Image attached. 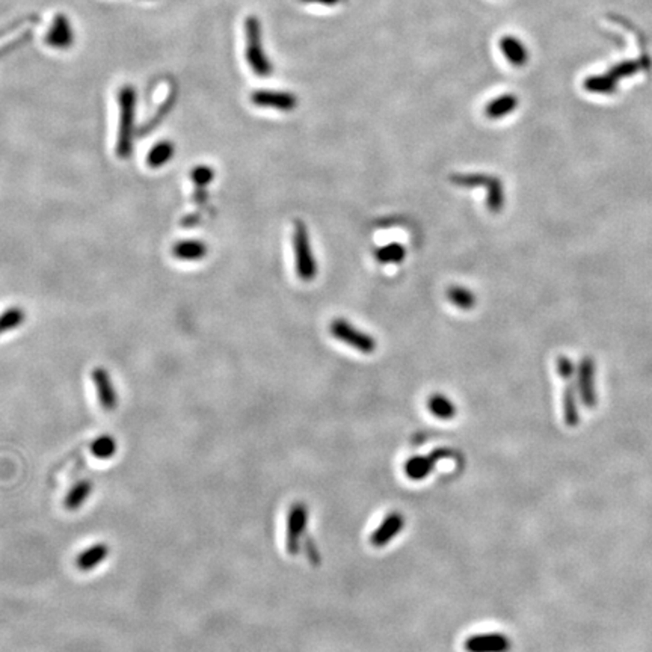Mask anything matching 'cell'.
I'll list each match as a JSON object with an SVG mask.
<instances>
[{
  "label": "cell",
  "mask_w": 652,
  "mask_h": 652,
  "mask_svg": "<svg viewBox=\"0 0 652 652\" xmlns=\"http://www.w3.org/2000/svg\"><path fill=\"white\" fill-rule=\"evenodd\" d=\"M91 380L94 382L100 407L106 412H112L118 405V396H116L111 375L103 367H97L91 373Z\"/></svg>",
  "instance_id": "30bf717a"
},
{
  "label": "cell",
  "mask_w": 652,
  "mask_h": 652,
  "mask_svg": "<svg viewBox=\"0 0 652 652\" xmlns=\"http://www.w3.org/2000/svg\"><path fill=\"white\" fill-rule=\"evenodd\" d=\"M116 449H118V446H116V439L111 435H101L96 438L93 441V444H91V453H93L96 458L103 461L111 459L112 456H115Z\"/></svg>",
  "instance_id": "4316f807"
},
{
  "label": "cell",
  "mask_w": 652,
  "mask_h": 652,
  "mask_svg": "<svg viewBox=\"0 0 652 652\" xmlns=\"http://www.w3.org/2000/svg\"><path fill=\"white\" fill-rule=\"evenodd\" d=\"M576 384L579 389V397L583 405L589 409H594L598 403L596 393V367L595 361L589 357L581 358L576 372Z\"/></svg>",
  "instance_id": "8992f818"
},
{
  "label": "cell",
  "mask_w": 652,
  "mask_h": 652,
  "mask_svg": "<svg viewBox=\"0 0 652 652\" xmlns=\"http://www.w3.org/2000/svg\"><path fill=\"white\" fill-rule=\"evenodd\" d=\"M93 489H94L93 480L82 479L79 482H76V484L70 488V491L67 492V495H65V499H63L65 509L70 511V512L79 511L81 507L89 500L91 494H93Z\"/></svg>",
  "instance_id": "e0dca14e"
},
{
  "label": "cell",
  "mask_w": 652,
  "mask_h": 652,
  "mask_svg": "<svg viewBox=\"0 0 652 652\" xmlns=\"http://www.w3.org/2000/svg\"><path fill=\"white\" fill-rule=\"evenodd\" d=\"M446 296L453 307L459 308L462 311H469V310L476 308V305H477L476 293L473 290H469L465 285H458V284L450 285L446 292Z\"/></svg>",
  "instance_id": "44dd1931"
},
{
  "label": "cell",
  "mask_w": 652,
  "mask_h": 652,
  "mask_svg": "<svg viewBox=\"0 0 652 652\" xmlns=\"http://www.w3.org/2000/svg\"><path fill=\"white\" fill-rule=\"evenodd\" d=\"M576 377H566L564 380V420L569 427H576L580 423V411H579V389L576 384Z\"/></svg>",
  "instance_id": "4fadbf2b"
},
{
  "label": "cell",
  "mask_w": 652,
  "mask_h": 652,
  "mask_svg": "<svg viewBox=\"0 0 652 652\" xmlns=\"http://www.w3.org/2000/svg\"><path fill=\"white\" fill-rule=\"evenodd\" d=\"M175 153V146L171 141H161L150 150L147 156V165L153 169L162 168L168 162H171Z\"/></svg>",
  "instance_id": "603a6c76"
},
{
  "label": "cell",
  "mask_w": 652,
  "mask_h": 652,
  "mask_svg": "<svg viewBox=\"0 0 652 652\" xmlns=\"http://www.w3.org/2000/svg\"><path fill=\"white\" fill-rule=\"evenodd\" d=\"M467 652H509L511 638L500 633L476 634L465 641Z\"/></svg>",
  "instance_id": "9c48e42d"
},
{
  "label": "cell",
  "mask_w": 652,
  "mask_h": 652,
  "mask_svg": "<svg viewBox=\"0 0 652 652\" xmlns=\"http://www.w3.org/2000/svg\"><path fill=\"white\" fill-rule=\"evenodd\" d=\"M446 453L447 452H444V450H438L429 456H415V458L409 459L405 465L407 476L412 480H422V479L427 477L430 469H432V467L437 464L438 458H441V456Z\"/></svg>",
  "instance_id": "ac0fdd59"
},
{
  "label": "cell",
  "mask_w": 652,
  "mask_h": 652,
  "mask_svg": "<svg viewBox=\"0 0 652 652\" xmlns=\"http://www.w3.org/2000/svg\"><path fill=\"white\" fill-rule=\"evenodd\" d=\"M26 312L20 307H11L0 315V335L19 328L24 322Z\"/></svg>",
  "instance_id": "83f0119b"
},
{
  "label": "cell",
  "mask_w": 652,
  "mask_h": 652,
  "mask_svg": "<svg viewBox=\"0 0 652 652\" xmlns=\"http://www.w3.org/2000/svg\"><path fill=\"white\" fill-rule=\"evenodd\" d=\"M251 103L257 108L262 109H273L280 112H293L299 100L296 94L287 93V91H275V89H258L251 94Z\"/></svg>",
  "instance_id": "52a82bcc"
},
{
  "label": "cell",
  "mask_w": 652,
  "mask_h": 652,
  "mask_svg": "<svg viewBox=\"0 0 652 652\" xmlns=\"http://www.w3.org/2000/svg\"><path fill=\"white\" fill-rule=\"evenodd\" d=\"M450 183L453 186L464 189H487V207L491 213H500L504 208L506 195L503 181L497 175L485 173H456L450 175Z\"/></svg>",
  "instance_id": "7a4b0ae2"
},
{
  "label": "cell",
  "mask_w": 652,
  "mask_h": 652,
  "mask_svg": "<svg viewBox=\"0 0 652 652\" xmlns=\"http://www.w3.org/2000/svg\"><path fill=\"white\" fill-rule=\"evenodd\" d=\"M299 2H304V4H319V5H325V6H335V5L343 4L345 0H299Z\"/></svg>",
  "instance_id": "f1b7e54d"
},
{
  "label": "cell",
  "mask_w": 652,
  "mask_h": 652,
  "mask_svg": "<svg viewBox=\"0 0 652 652\" xmlns=\"http://www.w3.org/2000/svg\"><path fill=\"white\" fill-rule=\"evenodd\" d=\"M293 251L297 278L304 282L315 281L319 272L317 260L312 253L310 233L302 220H295L293 225Z\"/></svg>",
  "instance_id": "3957f363"
},
{
  "label": "cell",
  "mask_w": 652,
  "mask_h": 652,
  "mask_svg": "<svg viewBox=\"0 0 652 652\" xmlns=\"http://www.w3.org/2000/svg\"><path fill=\"white\" fill-rule=\"evenodd\" d=\"M46 43L58 50H67L74 43V31L70 20L63 14H58L46 35Z\"/></svg>",
  "instance_id": "8fae6325"
},
{
  "label": "cell",
  "mask_w": 652,
  "mask_h": 652,
  "mask_svg": "<svg viewBox=\"0 0 652 652\" xmlns=\"http://www.w3.org/2000/svg\"><path fill=\"white\" fill-rule=\"evenodd\" d=\"M175 100H177V88H175V85L173 83L171 91H169V93H168L165 101L161 104L159 109L154 112V115L148 120V123L142 127V130H141L142 135H148V133L151 132V130H154L156 127H158V126L162 123V120L165 118V116L173 111L174 104H175Z\"/></svg>",
  "instance_id": "d4e9b609"
},
{
  "label": "cell",
  "mask_w": 652,
  "mask_h": 652,
  "mask_svg": "<svg viewBox=\"0 0 652 652\" xmlns=\"http://www.w3.org/2000/svg\"><path fill=\"white\" fill-rule=\"evenodd\" d=\"M583 86L586 91H588V93L613 94L618 89V82L613 81L607 73H604V74H596V76L588 77V79L584 81Z\"/></svg>",
  "instance_id": "484cf974"
},
{
  "label": "cell",
  "mask_w": 652,
  "mask_h": 652,
  "mask_svg": "<svg viewBox=\"0 0 652 652\" xmlns=\"http://www.w3.org/2000/svg\"><path fill=\"white\" fill-rule=\"evenodd\" d=\"M308 511L307 506L302 503H295L289 514H287V533H285V546L290 554H297L301 549V538L307 527Z\"/></svg>",
  "instance_id": "ba28073f"
},
{
  "label": "cell",
  "mask_w": 652,
  "mask_h": 652,
  "mask_svg": "<svg viewBox=\"0 0 652 652\" xmlns=\"http://www.w3.org/2000/svg\"><path fill=\"white\" fill-rule=\"evenodd\" d=\"M375 258L381 265H399L407 258V248L402 243H388L375 251Z\"/></svg>",
  "instance_id": "cb8c5ba5"
},
{
  "label": "cell",
  "mask_w": 652,
  "mask_h": 652,
  "mask_svg": "<svg viewBox=\"0 0 652 652\" xmlns=\"http://www.w3.org/2000/svg\"><path fill=\"white\" fill-rule=\"evenodd\" d=\"M245 36H246V61L251 70L258 77H269L273 71L272 63L263 49L262 38V23L255 17L250 16L245 21Z\"/></svg>",
  "instance_id": "277c9868"
},
{
  "label": "cell",
  "mask_w": 652,
  "mask_h": 652,
  "mask_svg": "<svg viewBox=\"0 0 652 652\" xmlns=\"http://www.w3.org/2000/svg\"><path fill=\"white\" fill-rule=\"evenodd\" d=\"M173 255L181 262H198L207 255V245L197 239L180 240L173 246Z\"/></svg>",
  "instance_id": "d6986e66"
},
{
  "label": "cell",
  "mask_w": 652,
  "mask_h": 652,
  "mask_svg": "<svg viewBox=\"0 0 652 652\" xmlns=\"http://www.w3.org/2000/svg\"><path fill=\"white\" fill-rule=\"evenodd\" d=\"M118 106H120V126L118 136H116L115 151L120 159L126 161L133 151L135 138V118H136V89L130 85H124L118 91Z\"/></svg>",
  "instance_id": "6da1fadb"
},
{
  "label": "cell",
  "mask_w": 652,
  "mask_h": 652,
  "mask_svg": "<svg viewBox=\"0 0 652 652\" xmlns=\"http://www.w3.org/2000/svg\"><path fill=\"white\" fill-rule=\"evenodd\" d=\"M427 409L439 420H452L456 415L454 403L444 394L434 393L427 399Z\"/></svg>",
  "instance_id": "7402d4cb"
},
{
  "label": "cell",
  "mask_w": 652,
  "mask_h": 652,
  "mask_svg": "<svg viewBox=\"0 0 652 652\" xmlns=\"http://www.w3.org/2000/svg\"><path fill=\"white\" fill-rule=\"evenodd\" d=\"M518 104H519V98L515 94H512V93L501 94L487 104L485 116L488 120H492V121L501 120V118H504V116L514 113L515 109L518 108Z\"/></svg>",
  "instance_id": "2e32d148"
},
{
  "label": "cell",
  "mask_w": 652,
  "mask_h": 652,
  "mask_svg": "<svg viewBox=\"0 0 652 652\" xmlns=\"http://www.w3.org/2000/svg\"><path fill=\"white\" fill-rule=\"evenodd\" d=\"M111 546L106 542H97L83 550L76 559V566L82 572L94 571L109 557Z\"/></svg>",
  "instance_id": "5bb4252c"
},
{
  "label": "cell",
  "mask_w": 652,
  "mask_h": 652,
  "mask_svg": "<svg viewBox=\"0 0 652 652\" xmlns=\"http://www.w3.org/2000/svg\"><path fill=\"white\" fill-rule=\"evenodd\" d=\"M500 50L506 61L514 67H524L529 61V51L524 43L514 35H504L500 40Z\"/></svg>",
  "instance_id": "9a60e30c"
},
{
  "label": "cell",
  "mask_w": 652,
  "mask_h": 652,
  "mask_svg": "<svg viewBox=\"0 0 652 652\" xmlns=\"http://www.w3.org/2000/svg\"><path fill=\"white\" fill-rule=\"evenodd\" d=\"M330 332L335 340L345 343L346 346L358 350L360 354L364 355L373 354L377 347V342L373 335L357 328L354 323L342 317H337L331 322Z\"/></svg>",
  "instance_id": "5b68a950"
},
{
  "label": "cell",
  "mask_w": 652,
  "mask_h": 652,
  "mask_svg": "<svg viewBox=\"0 0 652 652\" xmlns=\"http://www.w3.org/2000/svg\"><path fill=\"white\" fill-rule=\"evenodd\" d=\"M403 526H405V518H403V515L400 512H391L384 518L381 526L373 531L370 538L372 545L376 546V549L385 546L391 539L397 536Z\"/></svg>",
  "instance_id": "7c38bea8"
},
{
  "label": "cell",
  "mask_w": 652,
  "mask_h": 652,
  "mask_svg": "<svg viewBox=\"0 0 652 652\" xmlns=\"http://www.w3.org/2000/svg\"><path fill=\"white\" fill-rule=\"evenodd\" d=\"M215 178V171L212 166L208 165H198L190 171V180L195 185V203L198 205L207 201V186L212 183Z\"/></svg>",
  "instance_id": "ffe728a7"
}]
</instances>
